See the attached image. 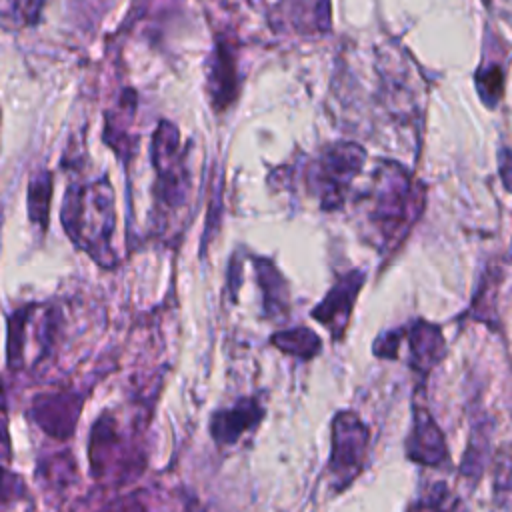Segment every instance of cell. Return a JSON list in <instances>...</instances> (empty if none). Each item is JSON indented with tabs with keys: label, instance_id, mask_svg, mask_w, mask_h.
<instances>
[{
	"label": "cell",
	"instance_id": "1",
	"mask_svg": "<svg viewBox=\"0 0 512 512\" xmlns=\"http://www.w3.org/2000/svg\"><path fill=\"white\" fill-rule=\"evenodd\" d=\"M62 224L70 238L96 260L110 262V236L114 230V192L106 178L68 188L62 206Z\"/></svg>",
	"mask_w": 512,
	"mask_h": 512
},
{
	"label": "cell",
	"instance_id": "2",
	"mask_svg": "<svg viewBox=\"0 0 512 512\" xmlns=\"http://www.w3.org/2000/svg\"><path fill=\"white\" fill-rule=\"evenodd\" d=\"M422 188L396 162H380L370 190L368 220L384 244L398 242L422 210Z\"/></svg>",
	"mask_w": 512,
	"mask_h": 512
},
{
	"label": "cell",
	"instance_id": "3",
	"mask_svg": "<svg viewBox=\"0 0 512 512\" xmlns=\"http://www.w3.org/2000/svg\"><path fill=\"white\" fill-rule=\"evenodd\" d=\"M364 150L352 142L326 146L308 168L310 190L320 198L322 208L332 210L344 202L352 178L362 170Z\"/></svg>",
	"mask_w": 512,
	"mask_h": 512
},
{
	"label": "cell",
	"instance_id": "4",
	"mask_svg": "<svg viewBox=\"0 0 512 512\" xmlns=\"http://www.w3.org/2000/svg\"><path fill=\"white\" fill-rule=\"evenodd\" d=\"M368 454V428L354 412H340L332 426L330 472L340 486L348 484L364 466Z\"/></svg>",
	"mask_w": 512,
	"mask_h": 512
},
{
	"label": "cell",
	"instance_id": "5",
	"mask_svg": "<svg viewBox=\"0 0 512 512\" xmlns=\"http://www.w3.org/2000/svg\"><path fill=\"white\" fill-rule=\"evenodd\" d=\"M362 286V274L360 272H350L344 278H340L334 288L328 292V296L322 300L320 306L314 308L312 316L322 322L332 336L340 338L352 312L354 298Z\"/></svg>",
	"mask_w": 512,
	"mask_h": 512
},
{
	"label": "cell",
	"instance_id": "6",
	"mask_svg": "<svg viewBox=\"0 0 512 512\" xmlns=\"http://www.w3.org/2000/svg\"><path fill=\"white\" fill-rule=\"evenodd\" d=\"M406 452L410 460L424 466H438L448 456L442 430L436 426L434 418L422 406L416 408L414 426L406 442Z\"/></svg>",
	"mask_w": 512,
	"mask_h": 512
},
{
	"label": "cell",
	"instance_id": "7",
	"mask_svg": "<svg viewBox=\"0 0 512 512\" xmlns=\"http://www.w3.org/2000/svg\"><path fill=\"white\" fill-rule=\"evenodd\" d=\"M78 412H80V400L68 394L38 398L34 406V418L40 422V426L48 434L58 438H64L72 432Z\"/></svg>",
	"mask_w": 512,
	"mask_h": 512
},
{
	"label": "cell",
	"instance_id": "8",
	"mask_svg": "<svg viewBox=\"0 0 512 512\" xmlns=\"http://www.w3.org/2000/svg\"><path fill=\"white\" fill-rule=\"evenodd\" d=\"M402 334L408 340L410 362L416 370L426 374L444 356V338L438 326L420 320Z\"/></svg>",
	"mask_w": 512,
	"mask_h": 512
},
{
	"label": "cell",
	"instance_id": "9",
	"mask_svg": "<svg viewBox=\"0 0 512 512\" xmlns=\"http://www.w3.org/2000/svg\"><path fill=\"white\" fill-rule=\"evenodd\" d=\"M236 58L226 44H220L210 58V72H208V92L216 108H226L238 90L236 82Z\"/></svg>",
	"mask_w": 512,
	"mask_h": 512
},
{
	"label": "cell",
	"instance_id": "10",
	"mask_svg": "<svg viewBox=\"0 0 512 512\" xmlns=\"http://www.w3.org/2000/svg\"><path fill=\"white\" fill-rule=\"evenodd\" d=\"M260 416L262 412L258 402L252 398H244L236 406L224 408L218 414H214L212 436L216 438V442L232 444L242 432L252 428L260 420Z\"/></svg>",
	"mask_w": 512,
	"mask_h": 512
},
{
	"label": "cell",
	"instance_id": "11",
	"mask_svg": "<svg viewBox=\"0 0 512 512\" xmlns=\"http://www.w3.org/2000/svg\"><path fill=\"white\" fill-rule=\"evenodd\" d=\"M504 78H506V68L500 58H488L476 70V76H474L476 90L486 106L494 108L500 102L504 94Z\"/></svg>",
	"mask_w": 512,
	"mask_h": 512
},
{
	"label": "cell",
	"instance_id": "12",
	"mask_svg": "<svg viewBox=\"0 0 512 512\" xmlns=\"http://www.w3.org/2000/svg\"><path fill=\"white\" fill-rule=\"evenodd\" d=\"M272 342L282 352L292 354V356H300V358L314 356L318 352V346H320L318 336L312 330H308L306 326H298L294 330L278 332V334H274Z\"/></svg>",
	"mask_w": 512,
	"mask_h": 512
},
{
	"label": "cell",
	"instance_id": "13",
	"mask_svg": "<svg viewBox=\"0 0 512 512\" xmlns=\"http://www.w3.org/2000/svg\"><path fill=\"white\" fill-rule=\"evenodd\" d=\"M50 192H52V176L50 172H40L30 180V218L38 222L42 228L46 226L48 206H50Z\"/></svg>",
	"mask_w": 512,
	"mask_h": 512
},
{
	"label": "cell",
	"instance_id": "14",
	"mask_svg": "<svg viewBox=\"0 0 512 512\" xmlns=\"http://www.w3.org/2000/svg\"><path fill=\"white\" fill-rule=\"evenodd\" d=\"M458 500L450 494L446 484H434L420 500H416L408 512H456Z\"/></svg>",
	"mask_w": 512,
	"mask_h": 512
},
{
	"label": "cell",
	"instance_id": "15",
	"mask_svg": "<svg viewBox=\"0 0 512 512\" xmlns=\"http://www.w3.org/2000/svg\"><path fill=\"white\" fill-rule=\"evenodd\" d=\"M8 2L14 6V10H18L20 18H24L26 22H36L44 0H8Z\"/></svg>",
	"mask_w": 512,
	"mask_h": 512
},
{
	"label": "cell",
	"instance_id": "16",
	"mask_svg": "<svg viewBox=\"0 0 512 512\" xmlns=\"http://www.w3.org/2000/svg\"><path fill=\"white\" fill-rule=\"evenodd\" d=\"M500 176H502L504 188L512 194V150L510 148L500 150Z\"/></svg>",
	"mask_w": 512,
	"mask_h": 512
}]
</instances>
